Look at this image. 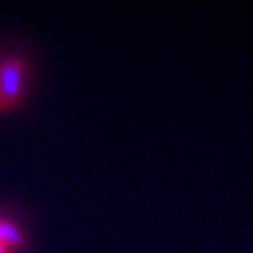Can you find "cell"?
<instances>
[{"label": "cell", "mask_w": 253, "mask_h": 253, "mask_svg": "<svg viewBox=\"0 0 253 253\" xmlns=\"http://www.w3.org/2000/svg\"><path fill=\"white\" fill-rule=\"evenodd\" d=\"M27 64L21 56H8L0 60V96L6 109L15 107L25 94Z\"/></svg>", "instance_id": "1"}, {"label": "cell", "mask_w": 253, "mask_h": 253, "mask_svg": "<svg viewBox=\"0 0 253 253\" xmlns=\"http://www.w3.org/2000/svg\"><path fill=\"white\" fill-rule=\"evenodd\" d=\"M0 242L9 252H21L27 248V235L13 219L0 217Z\"/></svg>", "instance_id": "2"}, {"label": "cell", "mask_w": 253, "mask_h": 253, "mask_svg": "<svg viewBox=\"0 0 253 253\" xmlns=\"http://www.w3.org/2000/svg\"><path fill=\"white\" fill-rule=\"evenodd\" d=\"M0 253H11V252H9L8 248H6V246H4L2 242H0Z\"/></svg>", "instance_id": "3"}, {"label": "cell", "mask_w": 253, "mask_h": 253, "mask_svg": "<svg viewBox=\"0 0 253 253\" xmlns=\"http://www.w3.org/2000/svg\"><path fill=\"white\" fill-rule=\"evenodd\" d=\"M0 111H6V105H4V101H2V96H0Z\"/></svg>", "instance_id": "4"}]
</instances>
